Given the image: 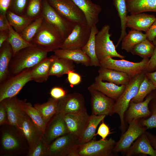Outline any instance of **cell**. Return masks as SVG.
Segmentation results:
<instances>
[{
	"label": "cell",
	"mask_w": 156,
	"mask_h": 156,
	"mask_svg": "<svg viewBox=\"0 0 156 156\" xmlns=\"http://www.w3.org/2000/svg\"><path fill=\"white\" fill-rule=\"evenodd\" d=\"M145 34L147 38L153 42L156 37V18L153 24Z\"/></svg>",
	"instance_id": "51"
},
{
	"label": "cell",
	"mask_w": 156,
	"mask_h": 156,
	"mask_svg": "<svg viewBox=\"0 0 156 156\" xmlns=\"http://www.w3.org/2000/svg\"><path fill=\"white\" fill-rule=\"evenodd\" d=\"M91 28L88 24H75L70 33L64 40L60 49H81L88 40Z\"/></svg>",
	"instance_id": "11"
},
{
	"label": "cell",
	"mask_w": 156,
	"mask_h": 156,
	"mask_svg": "<svg viewBox=\"0 0 156 156\" xmlns=\"http://www.w3.org/2000/svg\"><path fill=\"white\" fill-rule=\"evenodd\" d=\"M89 116L87 111L77 114L63 115L68 133L78 138Z\"/></svg>",
	"instance_id": "19"
},
{
	"label": "cell",
	"mask_w": 156,
	"mask_h": 156,
	"mask_svg": "<svg viewBox=\"0 0 156 156\" xmlns=\"http://www.w3.org/2000/svg\"><path fill=\"white\" fill-rule=\"evenodd\" d=\"M22 101L15 96L5 99L1 101L6 109L9 125L17 129L19 120L23 112L21 109Z\"/></svg>",
	"instance_id": "23"
},
{
	"label": "cell",
	"mask_w": 156,
	"mask_h": 156,
	"mask_svg": "<svg viewBox=\"0 0 156 156\" xmlns=\"http://www.w3.org/2000/svg\"><path fill=\"white\" fill-rule=\"evenodd\" d=\"M67 94V92L66 90L60 87L53 88L50 92V94L51 98L58 100L63 98Z\"/></svg>",
	"instance_id": "46"
},
{
	"label": "cell",
	"mask_w": 156,
	"mask_h": 156,
	"mask_svg": "<svg viewBox=\"0 0 156 156\" xmlns=\"http://www.w3.org/2000/svg\"><path fill=\"white\" fill-rule=\"evenodd\" d=\"M42 14L44 19L53 26L65 39L72 31L75 25L62 16L47 0H42Z\"/></svg>",
	"instance_id": "7"
},
{
	"label": "cell",
	"mask_w": 156,
	"mask_h": 156,
	"mask_svg": "<svg viewBox=\"0 0 156 156\" xmlns=\"http://www.w3.org/2000/svg\"><path fill=\"white\" fill-rule=\"evenodd\" d=\"M11 0H0V14H6Z\"/></svg>",
	"instance_id": "53"
},
{
	"label": "cell",
	"mask_w": 156,
	"mask_h": 156,
	"mask_svg": "<svg viewBox=\"0 0 156 156\" xmlns=\"http://www.w3.org/2000/svg\"><path fill=\"white\" fill-rule=\"evenodd\" d=\"M17 129L28 143V153L31 152L42 137V134L23 111L19 120Z\"/></svg>",
	"instance_id": "10"
},
{
	"label": "cell",
	"mask_w": 156,
	"mask_h": 156,
	"mask_svg": "<svg viewBox=\"0 0 156 156\" xmlns=\"http://www.w3.org/2000/svg\"><path fill=\"white\" fill-rule=\"evenodd\" d=\"M146 34L141 31L131 29L122 40L121 49L127 52H130L136 45L146 39Z\"/></svg>",
	"instance_id": "35"
},
{
	"label": "cell",
	"mask_w": 156,
	"mask_h": 156,
	"mask_svg": "<svg viewBox=\"0 0 156 156\" xmlns=\"http://www.w3.org/2000/svg\"><path fill=\"white\" fill-rule=\"evenodd\" d=\"M106 116L92 114L89 116L83 130L77 139V144H83L90 141L95 136L97 127Z\"/></svg>",
	"instance_id": "24"
},
{
	"label": "cell",
	"mask_w": 156,
	"mask_h": 156,
	"mask_svg": "<svg viewBox=\"0 0 156 156\" xmlns=\"http://www.w3.org/2000/svg\"><path fill=\"white\" fill-rule=\"evenodd\" d=\"M143 154L156 156V151L152 146L145 132L140 135L128 150L127 156Z\"/></svg>",
	"instance_id": "28"
},
{
	"label": "cell",
	"mask_w": 156,
	"mask_h": 156,
	"mask_svg": "<svg viewBox=\"0 0 156 156\" xmlns=\"http://www.w3.org/2000/svg\"><path fill=\"white\" fill-rule=\"evenodd\" d=\"M156 89V87L145 75L140 86L137 95L131 101L136 103L142 101L148 94Z\"/></svg>",
	"instance_id": "41"
},
{
	"label": "cell",
	"mask_w": 156,
	"mask_h": 156,
	"mask_svg": "<svg viewBox=\"0 0 156 156\" xmlns=\"http://www.w3.org/2000/svg\"><path fill=\"white\" fill-rule=\"evenodd\" d=\"M48 53L33 44L21 50L12 57L9 68L10 74L15 75L32 68L47 57Z\"/></svg>",
	"instance_id": "1"
},
{
	"label": "cell",
	"mask_w": 156,
	"mask_h": 156,
	"mask_svg": "<svg viewBox=\"0 0 156 156\" xmlns=\"http://www.w3.org/2000/svg\"><path fill=\"white\" fill-rule=\"evenodd\" d=\"M156 17L153 14L143 13L127 15V27L140 31L146 32L150 28Z\"/></svg>",
	"instance_id": "20"
},
{
	"label": "cell",
	"mask_w": 156,
	"mask_h": 156,
	"mask_svg": "<svg viewBox=\"0 0 156 156\" xmlns=\"http://www.w3.org/2000/svg\"><path fill=\"white\" fill-rule=\"evenodd\" d=\"M145 73H142L133 78L126 85L124 91L114 103L111 115L114 113L118 115L122 130L125 127V113L128 109L131 100L137 95Z\"/></svg>",
	"instance_id": "3"
},
{
	"label": "cell",
	"mask_w": 156,
	"mask_h": 156,
	"mask_svg": "<svg viewBox=\"0 0 156 156\" xmlns=\"http://www.w3.org/2000/svg\"><path fill=\"white\" fill-rule=\"evenodd\" d=\"M48 145L44 141L42 136L35 148L28 153L29 156H47Z\"/></svg>",
	"instance_id": "45"
},
{
	"label": "cell",
	"mask_w": 156,
	"mask_h": 156,
	"mask_svg": "<svg viewBox=\"0 0 156 156\" xmlns=\"http://www.w3.org/2000/svg\"><path fill=\"white\" fill-rule=\"evenodd\" d=\"M149 60V58H144L140 62H134L123 59L115 60L108 57L100 61V67L124 73L133 78L142 73H146Z\"/></svg>",
	"instance_id": "5"
},
{
	"label": "cell",
	"mask_w": 156,
	"mask_h": 156,
	"mask_svg": "<svg viewBox=\"0 0 156 156\" xmlns=\"http://www.w3.org/2000/svg\"><path fill=\"white\" fill-rule=\"evenodd\" d=\"M57 57L71 60L77 64H81L86 66H90V58L81 49H58L54 51Z\"/></svg>",
	"instance_id": "26"
},
{
	"label": "cell",
	"mask_w": 156,
	"mask_h": 156,
	"mask_svg": "<svg viewBox=\"0 0 156 156\" xmlns=\"http://www.w3.org/2000/svg\"><path fill=\"white\" fill-rule=\"evenodd\" d=\"M68 133L63 115L57 113L47 124L42 138L48 145L57 138Z\"/></svg>",
	"instance_id": "16"
},
{
	"label": "cell",
	"mask_w": 156,
	"mask_h": 156,
	"mask_svg": "<svg viewBox=\"0 0 156 156\" xmlns=\"http://www.w3.org/2000/svg\"><path fill=\"white\" fill-rule=\"evenodd\" d=\"M30 0H11L8 9L21 16L24 15Z\"/></svg>",
	"instance_id": "43"
},
{
	"label": "cell",
	"mask_w": 156,
	"mask_h": 156,
	"mask_svg": "<svg viewBox=\"0 0 156 156\" xmlns=\"http://www.w3.org/2000/svg\"><path fill=\"white\" fill-rule=\"evenodd\" d=\"M88 90L91 96L92 114L96 115H111L115 103L114 100L90 86L88 87Z\"/></svg>",
	"instance_id": "12"
},
{
	"label": "cell",
	"mask_w": 156,
	"mask_h": 156,
	"mask_svg": "<svg viewBox=\"0 0 156 156\" xmlns=\"http://www.w3.org/2000/svg\"><path fill=\"white\" fill-rule=\"evenodd\" d=\"M153 43L155 46V49L152 56L149 60L146 73L153 71L156 68V37Z\"/></svg>",
	"instance_id": "49"
},
{
	"label": "cell",
	"mask_w": 156,
	"mask_h": 156,
	"mask_svg": "<svg viewBox=\"0 0 156 156\" xmlns=\"http://www.w3.org/2000/svg\"><path fill=\"white\" fill-rule=\"evenodd\" d=\"M67 75L68 81L71 86H73L77 85L81 82V75L75 72L74 70L69 71Z\"/></svg>",
	"instance_id": "47"
},
{
	"label": "cell",
	"mask_w": 156,
	"mask_h": 156,
	"mask_svg": "<svg viewBox=\"0 0 156 156\" xmlns=\"http://www.w3.org/2000/svg\"><path fill=\"white\" fill-rule=\"evenodd\" d=\"M13 53L12 48L6 41L0 47V83L3 82L10 75L9 68Z\"/></svg>",
	"instance_id": "27"
},
{
	"label": "cell",
	"mask_w": 156,
	"mask_h": 156,
	"mask_svg": "<svg viewBox=\"0 0 156 156\" xmlns=\"http://www.w3.org/2000/svg\"><path fill=\"white\" fill-rule=\"evenodd\" d=\"M98 31L96 25L92 27L89 38L86 44L81 49L90 58V66H100V61L96 55L95 51V38Z\"/></svg>",
	"instance_id": "34"
},
{
	"label": "cell",
	"mask_w": 156,
	"mask_h": 156,
	"mask_svg": "<svg viewBox=\"0 0 156 156\" xmlns=\"http://www.w3.org/2000/svg\"><path fill=\"white\" fill-rule=\"evenodd\" d=\"M9 34V30L0 31V47L7 39Z\"/></svg>",
	"instance_id": "54"
},
{
	"label": "cell",
	"mask_w": 156,
	"mask_h": 156,
	"mask_svg": "<svg viewBox=\"0 0 156 156\" xmlns=\"http://www.w3.org/2000/svg\"><path fill=\"white\" fill-rule=\"evenodd\" d=\"M0 102V125H9L5 107L2 102Z\"/></svg>",
	"instance_id": "50"
},
{
	"label": "cell",
	"mask_w": 156,
	"mask_h": 156,
	"mask_svg": "<svg viewBox=\"0 0 156 156\" xmlns=\"http://www.w3.org/2000/svg\"><path fill=\"white\" fill-rule=\"evenodd\" d=\"M127 131L121 136L116 143L113 149V152L118 153L128 150L134 141L146 132L145 127H142L138 119L133 120L129 122Z\"/></svg>",
	"instance_id": "13"
},
{
	"label": "cell",
	"mask_w": 156,
	"mask_h": 156,
	"mask_svg": "<svg viewBox=\"0 0 156 156\" xmlns=\"http://www.w3.org/2000/svg\"><path fill=\"white\" fill-rule=\"evenodd\" d=\"M97 76L103 81H106L119 85H126L132 78L124 73L100 67Z\"/></svg>",
	"instance_id": "25"
},
{
	"label": "cell",
	"mask_w": 156,
	"mask_h": 156,
	"mask_svg": "<svg viewBox=\"0 0 156 156\" xmlns=\"http://www.w3.org/2000/svg\"><path fill=\"white\" fill-rule=\"evenodd\" d=\"M116 142L112 138L77 144L68 156H109L113 152Z\"/></svg>",
	"instance_id": "4"
},
{
	"label": "cell",
	"mask_w": 156,
	"mask_h": 156,
	"mask_svg": "<svg viewBox=\"0 0 156 156\" xmlns=\"http://www.w3.org/2000/svg\"><path fill=\"white\" fill-rule=\"evenodd\" d=\"M42 0H30L24 16L34 21L42 16Z\"/></svg>",
	"instance_id": "42"
},
{
	"label": "cell",
	"mask_w": 156,
	"mask_h": 156,
	"mask_svg": "<svg viewBox=\"0 0 156 156\" xmlns=\"http://www.w3.org/2000/svg\"><path fill=\"white\" fill-rule=\"evenodd\" d=\"M145 75L156 87V71L153 72H147Z\"/></svg>",
	"instance_id": "56"
},
{
	"label": "cell",
	"mask_w": 156,
	"mask_h": 156,
	"mask_svg": "<svg viewBox=\"0 0 156 156\" xmlns=\"http://www.w3.org/2000/svg\"><path fill=\"white\" fill-rule=\"evenodd\" d=\"M10 25L6 14H0V31L9 30Z\"/></svg>",
	"instance_id": "52"
},
{
	"label": "cell",
	"mask_w": 156,
	"mask_h": 156,
	"mask_svg": "<svg viewBox=\"0 0 156 156\" xmlns=\"http://www.w3.org/2000/svg\"><path fill=\"white\" fill-rule=\"evenodd\" d=\"M90 86L108 97L116 100L123 92L126 85H122L119 86L110 82H104L97 76L94 82Z\"/></svg>",
	"instance_id": "22"
},
{
	"label": "cell",
	"mask_w": 156,
	"mask_h": 156,
	"mask_svg": "<svg viewBox=\"0 0 156 156\" xmlns=\"http://www.w3.org/2000/svg\"><path fill=\"white\" fill-rule=\"evenodd\" d=\"M83 13L87 24L90 27L96 25L99 22L101 7L92 0H72Z\"/></svg>",
	"instance_id": "18"
},
{
	"label": "cell",
	"mask_w": 156,
	"mask_h": 156,
	"mask_svg": "<svg viewBox=\"0 0 156 156\" xmlns=\"http://www.w3.org/2000/svg\"><path fill=\"white\" fill-rule=\"evenodd\" d=\"M8 37L6 40L11 45L14 55L21 50L32 44L25 40L10 25Z\"/></svg>",
	"instance_id": "36"
},
{
	"label": "cell",
	"mask_w": 156,
	"mask_h": 156,
	"mask_svg": "<svg viewBox=\"0 0 156 156\" xmlns=\"http://www.w3.org/2000/svg\"><path fill=\"white\" fill-rule=\"evenodd\" d=\"M155 97V94L150 93L142 101L136 103L131 101L126 115V118L129 123L134 120L150 116L151 112L149 105Z\"/></svg>",
	"instance_id": "17"
},
{
	"label": "cell",
	"mask_w": 156,
	"mask_h": 156,
	"mask_svg": "<svg viewBox=\"0 0 156 156\" xmlns=\"http://www.w3.org/2000/svg\"><path fill=\"white\" fill-rule=\"evenodd\" d=\"M111 133L108 126L104 122L103 120L101 123L95 135H98L101 138V139L105 140L107 137Z\"/></svg>",
	"instance_id": "48"
},
{
	"label": "cell",
	"mask_w": 156,
	"mask_h": 156,
	"mask_svg": "<svg viewBox=\"0 0 156 156\" xmlns=\"http://www.w3.org/2000/svg\"><path fill=\"white\" fill-rule=\"evenodd\" d=\"M64 40L59 32L44 18L31 43L49 52L60 49Z\"/></svg>",
	"instance_id": "2"
},
{
	"label": "cell",
	"mask_w": 156,
	"mask_h": 156,
	"mask_svg": "<svg viewBox=\"0 0 156 156\" xmlns=\"http://www.w3.org/2000/svg\"><path fill=\"white\" fill-rule=\"evenodd\" d=\"M113 4L118 12L121 23V33L116 45V47L118 46L124 37L127 34L126 30L128 12L125 0H113Z\"/></svg>",
	"instance_id": "37"
},
{
	"label": "cell",
	"mask_w": 156,
	"mask_h": 156,
	"mask_svg": "<svg viewBox=\"0 0 156 156\" xmlns=\"http://www.w3.org/2000/svg\"><path fill=\"white\" fill-rule=\"evenodd\" d=\"M146 133L152 146L156 151V135L149 132Z\"/></svg>",
	"instance_id": "55"
},
{
	"label": "cell",
	"mask_w": 156,
	"mask_h": 156,
	"mask_svg": "<svg viewBox=\"0 0 156 156\" xmlns=\"http://www.w3.org/2000/svg\"><path fill=\"white\" fill-rule=\"evenodd\" d=\"M44 19L42 16L34 20L19 34L27 41L31 43L39 28Z\"/></svg>",
	"instance_id": "40"
},
{
	"label": "cell",
	"mask_w": 156,
	"mask_h": 156,
	"mask_svg": "<svg viewBox=\"0 0 156 156\" xmlns=\"http://www.w3.org/2000/svg\"><path fill=\"white\" fill-rule=\"evenodd\" d=\"M77 139L69 133L58 137L48 145L47 156H68L77 144Z\"/></svg>",
	"instance_id": "15"
},
{
	"label": "cell",
	"mask_w": 156,
	"mask_h": 156,
	"mask_svg": "<svg viewBox=\"0 0 156 156\" xmlns=\"http://www.w3.org/2000/svg\"><path fill=\"white\" fill-rule=\"evenodd\" d=\"M17 134L10 129L3 130L1 133V149L4 152L12 154L20 152L23 144L20 135Z\"/></svg>",
	"instance_id": "21"
},
{
	"label": "cell",
	"mask_w": 156,
	"mask_h": 156,
	"mask_svg": "<svg viewBox=\"0 0 156 156\" xmlns=\"http://www.w3.org/2000/svg\"><path fill=\"white\" fill-rule=\"evenodd\" d=\"M151 42L146 38L134 46L130 52L143 58L151 57L155 49V46Z\"/></svg>",
	"instance_id": "39"
},
{
	"label": "cell",
	"mask_w": 156,
	"mask_h": 156,
	"mask_svg": "<svg viewBox=\"0 0 156 156\" xmlns=\"http://www.w3.org/2000/svg\"><path fill=\"white\" fill-rule=\"evenodd\" d=\"M62 16L75 24H87L85 16L72 0H47Z\"/></svg>",
	"instance_id": "9"
},
{
	"label": "cell",
	"mask_w": 156,
	"mask_h": 156,
	"mask_svg": "<svg viewBox=\"0 0 156 156\" xmlns=\"http://www.w3.org/2000/svg\"><path fill=\"white\" fill-rule=\"evenodd\" d=\"M110 26L108 24L103 26L98 31L95 38V51L99 61L110 57L123 59L125 56L119 53L116 47L110 39L111 34L109 33Z\"/></svg>",
	"instance_id": "6"
},
{
	"label": "cell",
	"mask_w": 156,
	"mask_h": 156,
	"mask_svg": "<svg viewBox=\"0 0 156 156\" xmlns=\"http://www.w3.org/2000/svg\"><path fill=\"white\" fill-rule=\"evenodd\" d=\"M21 109L42 134L45 130L47 124L39 111L30 103L23 101Z\"/></svg>",
	"instance_id": "32"
},
{
	"label": "cell",
	"mask_w": 156,
	"mask_h": 156,
	"mask_svg": "<svg viewBox=\"0 0 156 156\" xmlns=\"http://www.w3.org/2000/svg\"><path fill=\"white\" fill-rule=\"evenodd\" d=\"M52 58L47 57L31 68V76L32 80L39 83H42L47 80Z\"/></svg>",
	"instance_id": "31"
},
{
	"label": "cell",
	"mask_w": 156,
	"mask_h": 156,
	"mask_svg": "<svg viewBox=\"0 0 156 156\" xmlns=\"http://www.w3.org/2000/svg\"><path fill=\"white\" fill-rule=\"evenodd\" d=\"M125 1L127 12L130 14L156 12V0H125Z\"/></svg>",
	"instance_id": "30"
},
{
	"label": "cell",
	"mask_w": 156,
	"mask_h": 156,
	"mask_svg": "<svg viewBox=\"0 0 156 156\" xmlns=\"http://www.w3.org/2000/svg\"><path fill=\"white\" fill-rule=\"evenodd\" d=\"M59 100L52 98L45 103L36 104L34 106L39 111L47 125L52 117L58 112Z\"/></svg>",
	"instance_id": "33"
},
{
	"label": "cell",
	"mask_w": 156,
	"mask_h": 156,
	"mask_svg": "<svg viewBox=\"0 0 156 156\" xmlns=\"http://www.w3.org/2000/svg\"><path fill=\"white\" fill-rule=\"evenodd\" d=\"M87 111L83 95L77 92L67 94L59 100L58 112L63 115L77 114Z\"/></svg>",
	"instance_id": "14"
},
{
	"label": "cell",
	"mask_w": 156,
	"mask_h": 156,
	"mask_svg": "<svg viewBox=\"0 0 156 156\" xmlns=\"http://www.w3.org/2000/svg\"><path fill=\"white\" fill-rule=\"evenodd\" d=\"M31 70V68L25 69L1 83L0 102L16 96L27 83L32 81Z\"/></svg>",
	"instance_id": "8"
},
{
	"label": "cell",
	"mask_w": 156,
	"mask_h": 156,
	"mask_svg": "<svg viewBox=\"0 0 156 156\" xmlns=\"http://www.w3.org/2000/svg\"><path fill=\"white\" fill-rule=\"evenodd\" d=\"M155 99V98L152 100L150 117L142 121V125L146 129L156 128V101Z\"/></svg>",
	"instance_id": "44"
},
{
	"label": "cell",
	"mask_w": 156,
	"mask_h": 156,
	"mask_svg": "<svg viewBox=\"0 0 156 156\" xmlns=\"http://www.w3.org/2000/svg\"><path fill=\"white\" fill-rule=\"evenodd\" d=\"M52 61L49 75L60 77L68 72L74 70L75 65L73 62L64 58L58 57L54 55L51 56Z\"/></svg>",
	"instance_id": "29"
},
{
	"label": "cell",
	"mask_w": 156,
	"mask_h": 156,
	"mask_svg": "<svg viewBox=\"0 0 156 156\" xmlns=\"http://www.w3.org/2000/svg\"><path fill=\"white\" fill-rule=\"evenodd\" d=\"M6 15L10 25L19 34L33 21L24 15H18L8 10Z\"/></svg>",
	"instance_id": "38"
}]
</instances>
